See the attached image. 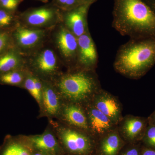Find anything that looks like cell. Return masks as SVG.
Wrapping results in <instances>:
<instances>
[{"instance_id":"31","label":"cell","mask_w":155,"mask_h":155,"mask_svg":"<svg viewBox=\"0 0 155 155\" xmlns=\"http://www.w3.org/2000/svg\"><path fill=\"white\" fill-rule=\"evenodd\" d=\"M31 155H48L44 153L35 150H33Z\"/></svg>"},{"instance_id":"21","label":"cell","mask_w":155,"mask_h":155,"mask_svg":"<svg viewBox=\"0 0 155 155\" xmlns=\"http://www.w3.org/2000/svg\"><path fill=\"white\" fill-rule=\"evenodd\" d=\"M27 68L22 67L19 57L13 52H9L0 57V75L7 72Z\"/></svg>"},{"instance_id":"24","label":"cell","mask_w":155,"mask_h":155,"mask_svg":"<svg viewBox=\"0 0 155 155\" xmlns=\"http://www.w3.org/2000/svg\"><path fill=\"white\" fill-rule=\"evenodd\" d=\"M2 5L4 8L8 10H13L17 7L18 0H1Z\"/></svg>"},{"instance_id":"10","label":"cell","mask_w":155,"mask_h":155,"mask_svg":"<svg viewBox=\"0 0 155 155\" xmlns=\"http://www.w3.org/2000/svg\"><path fill=\"white\" fill-rule=\"evenodd\" d=\"M32 149L48 155H62L64 150L59 142L53 127L48 123L43 133L27 136Z\"/></svg>"},{"instance_id":"26","label":"cell","mask_w":155,"mask_h":155,"mask_svg":"<svg viewBox=\"0 0 155 155\" xmlns=\"http://www.w3.org/2000/svg\"><path fill=\"white\" fill-rule=\"evenodd\" d=\"M8 37L5 33L0 32V52L3 50L7 45Z\"/></svg>"},{"instance_id":"30","label":"cell","mask_w":155,"mask_h":155,"mask_svg":"<svg viewBox=\"0 0 155 155\" xmlns=\"http://www.w3.org/2000/svg\"><path fill=\"white\" fill-rule=\"evenodd\" d=\"M147 119L149 125H155V110L152 114L148 117Z\"/></svg>"},{"instance_id":"14","label":"cell","mask_w":155,"mask_h":155,"mask_svg":"<svg viewBox=\"0 0 155 155\" xmlns=\"http://www.w3.org/2000/svg\"><path fill=\"white\" fill-rule=\"evenodd\" d=\"M33 150L25 135H6L0 146V155H31Z\"/></svg>"},{"instance_id":"12","label":"cell","mask_w":155,"mask_h":155,"mask_svg":"<svg viewBox=\"0 0 155 155\" xmlns=\"http://www.w3.org/2000/svg\"><path fill=\"white\" fill-rule=\"evenodd\" d=\"M148 125L147 118L128 115L123 117L117 129L122 139L134 141L142 140Z\"/></svg>"},{"instance_id":"29","label":"cell","mask_w":155,"mask_h":155,"mask_svg":"<svg viewBox=\"0 0 155 155\" xmlns=\"http://www.w3.org/2000/svg\"><path fill=\"white\" fill-rule=\"evenodd\" d=\"M155 14V0H142Z\"/></svg>"},{"instance_id":"3","label":"cell","mask_w":155,"mask_h":155,"mask_svg":"<svg viewBox=\"0 0 155 155\" xmlns=\"http://www.w3.org/2000/svg\"><path fill=\"white\" fill-rule=\"evenodd\" d=\"M64 101L83 106L101 89L96 70L75 68L62 72L51 81Z\"/></svg>"},{"instance_id":"19","label":"cell","mask_w":155,"mask_h":155,"mask_svg":"<svg viewBox=\"0 0 155 155\" xmlns=\"http://www.w3.org/2000/svg\"><path fill=\"white\" fill-rule=\"evenodd\" d=\"M54 13L52 10L47 8L37 9L28 14L26 21L28 24L35 26L45 25L54 18Z\"/></svg>"},{"instance_id":"17","label":"cell","mask_w":155,"mask_h":155,"mask_svg":"<svg viewBox=\"0 0 155 155\" xmlns=\"http://www.w3.org/2000/svg\"><path fill=\"white\" fill-rule=\"evenodd\" d=\"M44 31L40 29L19 28L17 29L15 36L17 42L23 48H31L38 43L43 37Z\"/></svg>"},{"instance_id":"16","label":"cell","mask_w":155,"mask_h":155,"mask_svg":"<svg viewBox=\"0 0 155 155\" xmlns=\"http://www.w3.org/2000/svg\"><path fill=\"white\" fill-rule=\"evenodd\" d=\"M100 150L102 155H117L123 143V139L116 129L101 137Z\"/></svg>"},{"instance_id":"27","label":"cell","mask_w":155,"mask_h":155,"mask_svg":"<svg viewBox=\"0 0 155 155\" xmlns=\"http://www.w3.org/2000/svg\"><path fill=\"white\" fill-rule=\"evenodd\" d=\"M122 155H140L138 149L133 147L126 150Z\"/></svg>"},{"instance_id":"8","label":"cell","mask_w":155,"mask_h":155,"mask_svg":"<svg viewBox=\"0 0 155 155\" xmlns=\"http://www.w3.org/2000/svg\"><path fill=\"white\" fill-rule=\"evenodd\" d=\"M78 48L75 67L96 70L98 62V55L96 46L89 30L78 38Z\"/></svg>"},{"instance_id":"18","label":"cell","mask_w":155,"mask_h":155,"mask_svg":"<svg viewBox=\"0 0 155 155\" xmlns=\"http://www.w3.org/2000/svg\"><path fill=\"white\" fill-rule=\"evenodd\" d=\"M23 88L29 93L40 108L42 100L43 86L41 79L29 71L24 81Z\"/></svg>"},{"instance_id":"1","label":"cell","mask_w":155,"mask_h":155,"mask_svg":"<svg viewBox=\"0 0 155 155\" xmlns=\"http://www.w3.org/2000/svg\"><path fill=\"white\" fill-rule=\"evenodd\" d=\"M112 26L123 36L155 38V14L142 0H116Z\"/></svg>"},{"instance_id":"9","label":"cell","mask_w":155,"mask_h":155,"mask_svg":"<svg viewBox=\"0 0 155 155\" xmlns=\"http://www.w3.org/2000/svg\"><path fill=\"white\" fill-rule=\"evenodd\" d=\"M83 106L86 114L90 134L94 139L101 138L117 129L118 125L95 107L91 102Z\"/></svg>"},{"instance_id":"11","label":"cell","mask_w":155,"mask_h":155,"mask_svg":"<svg viewBox=\"0 0 155 155\" xmlns=\"http://www.w3.org/2000/svg\"><path fill=\"white\" fill-rule=\"evenodd\" d=\"M55 120L89 133L86 113L81 105L64 101L59 117Z\"/></svg>"},{"instance_id":"5","label":"cell","mask_w":155,"mask_h":155,"mask_svg":"<svg viewBox=\"0 0 155 155\" xmlns=\"http://www.w3.org/2000/svg\"><path fill=\"white\" fill-rule=\"evenodd\" d=\"M27 69L41 80L47 81H52L62 73L55 54L49 49L40 53Z\"/></svg>"},{"instance_id":"28","label":"cell","mask_w":155,"mask_h":155,"mask_svg":"<svg viewBox=\"0 0 155 155\" xmlns=\"http://www.w3.org/2000/svg\"><path fill=\"white\" fill-rule=\"evenodd\" d=\"M140 155H155V149L145 147L143 149Z\"/></svg>"},{"instance_id":"4","label":"cell","mask_w":155,"mask_h":155,"mask_svg":"<svg viewBox=\"0 0 155 155\" xmlns=\"http://www.w3.org/2000/svg\"><path fill=\"white\" fill-rule=\"evenodd\" d=\"M64 152L72 155L90 154L94 138L88 132L70 127L55 119H48Z\"/></svg>"},{"instance_id":"2","label":"cell","mask_w":155,"mask_h":155,"mask_svg":"<svg viewBox=\"0 0 155 155\" xmlns=\"http://www.w3.org/2000/svg\"><path fill=\"white\" fill-rule=\"evenodd\" d=\"M155 64V38L133 39L122 45L114 64L116 72L130 79L143 76Z\"/></svg>"},{"instance_id":"7","label":"cell","mask_w":155,"mask_h":155,"mask_svg":"<svg viewBox=\"0 0 155 155\" xmlns=\"http://www.w3.org/2000/svg\"><path fill=\"white\" fill-rule=\"evenodd\" d=\"M91 102L117 125L124 117L122 115V104L119 100L102 88L94 94Z\"/></svg>"},{"instance_id":"15","label":"cell","mask_w":155,"mask_h":155,"mask_svg":"<svg viewBox=\"0 0 155 155\" xmlns=\"http://www.w3.org/2000/svg\"><path fill=\"white\" fill-rule=\"evenodd\" d=\"M88 5H83L69 11L65 17V26L76 37L88 31L86 14Z\"/></svg>"},{"instance_id":"22","label":"cell","mask_w":155,"mask_h":155,"mask_svg":"<svg viewBox=\"0 0 155 155\" xmlns=\"http://www.w3.org/2000/svg\"><path fill=\"white\" fill-rule=\"evenodd\" d=\"M142 140L146 147L155 149V125L148 124Z\"/></svg>"},{"instance_id":"20","label":"cell","mask_w":155,"mask_h":155,"mask_svg":"<svg viewBox=\"0 0 155 155\" xmlns=\"http://www.w3.org/2000/svg\"><path fill=\"white\" fill-rule=\"evenodd\" d=\"M28 71L27 68L18 69L0 75V83L23 88Z\"/></svg>"},{"instance_id":"25","label":"cell","mask_w":155,"mask_h":155,"mask_svg":"<svg viewBox=\"0 0 155 155\" xmlns=\"http://www.w3.org/2000/svg\"><path fill=\"white\" fill-rule=\"evenodd\" d=\"M58 1L68 8H74L78 4L77 0H58Z\"/></svg>"},{"instance_id":"13","label":"cell","mask_w":155,"mask_h":155,"mask_svg":"<svg viewBox=\"0 0 155 155\" xmlns=\"http://www.w3.org/2000/svg\"><path fill=\"white\" fill-rule=\"evenodd\" d=\"M57 43L68 69L75 68L78 48V38L65 26H62L57 35Z\"/></svg>"},{"instance_id":"6","label":"cell","mask_w":155,"mask_h":155,"mask_svg":"<svg viewBox=\"0 0 155 155\" xmlns=\"http://www.w3.org/2000/svg\"><path fill=\"white\" fill-rule=\"evenodd\" d=\"M42 100L38 117L57 119L61 113L64 101L51 81L44 80H42Z\"/></svg>"},{"instance_id":"23","label":"cell","mask_w":155,"mask_h":155,"mask_svg":"<svg viewBox=\"0 0 155 155\" xmlns=\"http://www.w3.org/2000/svg\"><path fill=\"white\" fill-rule=\"evenodd\" d=\"M12 17L5 11H0V26H6L11 23Z\"/></svg>"},{"instance_id":"32","label":"cell","mask_w":155,"mask_h":155,"mask_svg":"<svg viewBox=\"0 0 155 155\" xmlns=\"http://www.w3.org/2000/svg\"><path fill=\"white\" fill-rule=\"evenodd\" d=\"M84 2H87L88 3H90V2H93L94 0H83Z\"/></svg>"}]
</instances>
